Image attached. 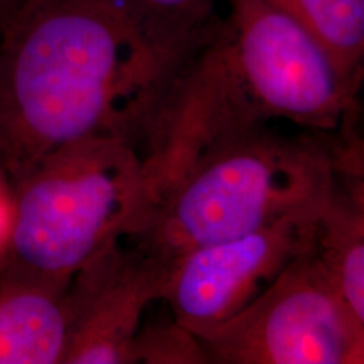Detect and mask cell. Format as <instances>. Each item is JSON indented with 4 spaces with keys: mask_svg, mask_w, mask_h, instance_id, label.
Here are the masks:
<instances>
[{
    "mask_svg": "<svg viewBox=\"0 0 364 364\" xmlns=\"http://www.w3.org/2000/svg\"><path fill=\"white\" fill-rule=\"evenodd\" d=\"M204 31L174 33L124 0H17L0 31L9 188L54 150L91 136L120 139L147 157Z\"/></svg>",
    "mask_w": 364,
    "mask_h": 364,
    "instance_id": "1",
    "label": "cell"
},
{
    "mask_svg": "<svg viewBox=\"0 0 364 364\" xmlns=\"http://www.w3.org/2000/svg\"><path fill=\"white\" fill-rule=\"evenodd\" d=\"M359 90L316 36L272 0H230L182 63L147 157L154 188L230 132L289 122L317 134H354Z\"/></svg>",
    "mask_w": 364,
    "mask_h": 364,
    "instance_id": "2",
    "label": "cell"
},
{
    "mask_svg": "<svg viewBox=\"0 0 364 364\" xmlns=\"http://www.w3.org/2000/svg\"><path fill=\"white\" fill-rule=\"evenodd\" d=\"M356 135L255 125L213 140L167 182L130 240L166 265L182 252L317 215Z\"/></svg>",
    "mask_w": 364,
    "mask_h": 364,
    "instance_id": "3",
    "label": "cell"
},
{
    "mask_svg": "<svg viewBox=\"0 0 364 364\" xmlns=\"http://www.w3.org/2000/svg\"><path fill=\"white\" fill-rule=\"evenodd\" d=\"M12 223L0 262L51 280L136 233L152 204L147 161L130 144L91 136L46 156L11 188Z\"/></svg>",
    "mask_w": 364,
    "mask_h": 364,
    "instance_id": "4",
    "label": "cell"
},
{
    "mask_svg": "<svg viewBox=\"0 0 364 364\" xmlns=\"http://www.w3.org/2000/svg\"><path fill=\"white\" fill-rule=\"evenodd\" d=\"M199 341L209 364L364 361V324L346 306L312 245L248 307Z\"/></svg>",
    "mask_w": 364,
    "mask_h": 364,
    "instance_id": "5",
    "label": "cell"
},
{
    "mask_svg": "<svg viewBox=\"0 0 364 364\" xmlns=\"http://www.w3.org/2000/svg\"><path fill=\"white\" fill-rule=\"evenodd\" d=\"M317 215L182 252L166 263L161 300L182 327L203 338L248 307L311 247Z\"/></svg>",
    "mask_w": 364,
    "mask_h": 364,
    "instance_id": "6",
    "label": "cell"
},
{
    "mask_svg": "<svg viewBox=\"0 0 364 364\" xmlns=\"http://www.w3.org/2000/svg\"><path fill=\"white\" fill-rule=\"evenodd\" d=\"M166 265L130 238L115 240L71 277L63 364H134L144 314L161 300Z\"/></svg>",
    "mask_w": 364,
    "mask_h": 364,
    "instance_id": "7",
    "label": "cell"
},
{
    "mask_svg": "<svg viewBox=\"0 0 364 364\" xmlns=\"http://www.w3.org/2000/svg\"><path fill=\"white\" fill-rule=\"evenodd\" d=\"M70 282L0 262V364H63Z\"/></svg>",
    "mask_w": 364,
    "mask_h": 364,
    "instance_id": "8",
    "label": "cell"
},
{
    "mask_svg": "<svg viewBox=\"0 0 364 364\" xmlns=\"http://www.w3.org/2000/svg\"><path fill=\"white\" fill-rule=\"evenodd\" d=\"M312 252L346 306L364 324L363 145L341 159L334 186L316 218Z\"/></svg>",
    "mask_w": 364,
    "mask_h": 364,
    "instance_id": "9",
    "label": "cell"
},
{
    "mask_svg": "<svg viewBox=\"0 0 364 364\" xmlns=\"http://www.w3.org/2000/svg\"><path fill=\"white\" fill-rule=\"evenodd\" d=\"M306 26L326 48L344 78L361 90L364 0H272Z\"/></svg>",
    "mask_w": 364,
    "mask_h": 364,
    "instance_id": "10",
    "label": "cell"
},
{
    "mask_svg": "<svg viewBox=\"0 0 364 364\" xmlns=\"http://www.w3.org/2000/svg\"><path fill=\"white\" fill-rule=\"evenodd\" d=\"M132 356L134 364H209L201 341L174 317L171 322L142 324Z\"/></svg>",
    "mask_w": 364,
    "mask_h": 364,
    "instance_id": "11",
    "label": "cell"
},
{
    "mask_svg": "<svg viewBox=\"0 0 364 364\" xmlns=\"http://www.w3.org/2000/svg\"><path fill=\"white\" fill-rule=\"evenodd\" d=\"M140 16L174 33L199 34L211 22L213 0H124Z\"/></svg>",
    "mask_w": 364,
    "mask_h": 364,
    "instance_id": "12",
    "label": "cell"
},
{
    "mask_svg": "<svg viewBox=\"0 0 364 364\" xmlns=\"http://www.w3.org/2000/svg\"><path fill=\"white\" fill-rule=\"evenodd\" d=\"M12 223V196L6 179L0 176V253L6 247Z\"/></svg>",
    "mask_w": 364,
    "mask_h": 364,
    "instance_id": "13",
    "label": "cell"
},
{
    "mask_svg": "<svg viewBox=\"0 0 364 364\" xmlns=\"http://www.w3.org/2000/svg\"><path fill=\"white\" fill-rule=\"evenodd\" d=\"M16 0H0V31H2L4 24H6L9 14H11V11L14 9V6H16Z\"/></svg>",
    "mask_w": 364,
    "mask_h": 364,
    "instance_id": "14",
    "label": "cell"
},
{
    "mask_svg": "<svg viewBox=\"0 0 364 364\" xmlns=\"http://www.w3.org/2000/svg\"><path fill=\"white\" fill-rule=\"evenodd\" d=\"M16 2H17V0H16Z\"/></svg>",
    "mask_w": 364,
    "mask_h": 364,
    "instance_id": "15",
    "label": "cell"
}]
</instances>
